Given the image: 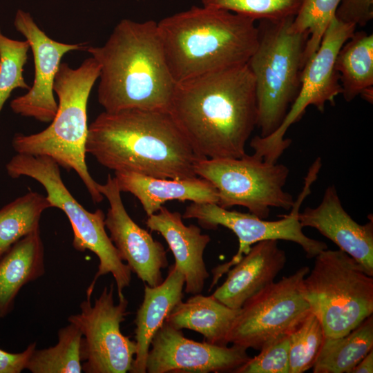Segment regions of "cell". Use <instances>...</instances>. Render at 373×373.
<instances>
[{"mask_svg": "<svg viewBox=\"0 0 373 373\" xmlns=\"http://www.w3.org/2000/svg\"><path fill=\"white\" fill-rule=\"evenodd\" d=\"M169 113L201 158H240L257 126L254 77L247 64L175 84Z\"/></svg>", "mask_w": 373, "mask_h": 373, "instance_id": "obj_1", "label": "cell"}, {"mask_svg": "<svg viewBox=\"0 0 373 373\" xmlns=\"http://www.w3.org/2000/svg\"><path fill=\"white\" fill-rule=\"evenodd\" d=\"M85 149L115 172L161 178L196 177L202 159L168 111H104L88 125Z\"/></svg>", "mask_w": 373, "mask_h": 373, "instance_id": "obj_2", "label": "cell"}, {"mask_svg": "<svg viewBox=\"0 0 373 373\" xmlns=\"http://www.w3.org/2000/svg\"><path fill=\"white\" fill-rule=\"evenodd\" d=\"M85 50L99 65L97 99L105 111H169L176 84L157 22L122 19L103 46Z\"/></svg>", "mask_w": 373, "mask_h": 373, "instance_id": "obj_3", "label": "cell"}, {"mask_svg": "<svg viewBox=\"0 0 373 373\" xmlns=\"http://www.w3.org/2000/svg\"><path fill=\"white\" fill-rule=\"evenodd\" d=\"M255 22L242 15L204 6L160 20L158 32L175 84L247 64L258 42Z\"/></svg>", "mask_w": 373, "mask_h": 373, "instance_id": "obj_4", "label": "cell"}, {"mask_svg": "<svg viewBox=\"0 0 373 373\" xmlns=\"http://www.w3.org/2000/svg\"><path fill=\"white\" fill-rule=\"evenodd\" d=\"M99 73V65L91 56L77 68L61 62L54 82L58 103L51 124L37 133H17L12 140L17 153L48 156L67 171H75L94 203L101 202L104 196L88 171L85 148L88 101Z\"/></svg>", "mask_w": 373, "mask_h": 373, "instance_id": "obj_5", "label": "cell"}, {"mask_svg": "<svg viewBox=\"0 0 373 373\" xmlns=\"http://www.w3.org/2000/svg\"><path fill=\"white\" fill-rule=\"evenodd\" d=\"M294 18L262 19L257 26L258 46L247 64L255 79L260 137L280 127L300 89L309 34L291 30Z\"/></svg>", "mask_w": 373, "mask_h": 373, "instance_id": "obj_6", "label": "cell"}, {"mask_svg": "<svg viewBox=\"0 0 373 373\" xmlns=\"http://www.w3.org/2000/svg\"><path fill=\"white\" fill-rule=\"evenodd\" d=\"M302 282V291L325 337L342 336L373 313V277L345 252L325 249Z\"/></svg>", "mask_w": 373, "mask_h": 373, "instance_id": "obj_7", "label": "cell"}, {"mask_svg": "<svg viewBox=\"0 0 373 373\" xmlns=\"http://www.w3.org/2000/svg\"><path fill=\"white\" fill-rule=\"evenodd\" d=\"M8 175L12 178H31L45 189L52 207H57L66 215L73 231V247L79 251L89 250L99 259L93 278L111 274L116 281L124 279L129 268L106 231L105 214L101 209L90 212L84 208L65 186L59 165L44 155L17 153L6 164Z\"/></svg>", "mask_w": 373, "mask_h": 373, "instance_id": "obj_8", "label": "cell"}, {"mask_svg": "<svg viewBox=\"0 0 373 373\" xmlns=\"http://www.w3.org/2000/svg\"><path fill=\"white\" fill-rule=\"evenodd\" d=\"M194 171L215 186L218 204L222 208L242 206L266 219L271 208L290 210L294 203L292 195L284 190L289 168L265 161L255 154L240 158L200 159Z\"/></svg>", "mask_w": 373, "mask_h": 373, "instance_id": "obj_9", "label": "cell"}, {"mask_svg": "<svg viewBox=\"0 0 373 373\" xmlns=\"http://www.w3.org/2000/svg\"><path fill=\"white\" fill-rule=\"evenodd\" d=\"M319 169L311 166L305 178L303 190L290 209L289 213L280 216L278 220H267L251 213H242L222 208L216 203H191L187 206L182 218L195 219L202 227L216 229L218 226L230 229L237 236L238 249L232 258L212 269L213 279L209 290L233 265L247 254L254 244L266 240H283L299 245L308 258H313L327 249L325 242L307 236L298 220L300 207L311 193Z\"/></svg>", "mask_w": 373, "mask_h": 373, "instance_id": "obj_10", "label": "cell"}, {"mask_svg": "<svg viewBox=\"0 0 373 373\" xmlns=\"http://www.w3.org/2000/svg\"><path fill=\"white\" fill-rule=\"evenodd\" d=\"M356 26L343 23L335 17L322 38L318 50L305 63L300 76L298 95L280 127L267 137L256 135L250 142L254 154L275 163L291 143L285 135L291 124L298 122L309 106L323 113L328 102L334 105L341 94L339 75L335 69L336 55L342 46L354 34Z\"/></svg>", "mask_w": 373, "mask_h": 373, "instance_id": "obj_11", "label": "cell"}, {"mask_svg": "<svg viewBox=\"0 0 373 373\" xmlns=\"http://www.w3.org/2000/svg\"><path fill=\"white\" fill-rule=\"evenodd\" d=\"M309 272L308 267H302L250 298L233 322L228 343L260 350L269 341L289 334L310 312L302 291Z\"/></svg>", "mask_w": 373, "mask_h": 373, "instance_id": "obj_12", "label": "cell"}, {"mask_svg": "<svg viewBox=\"0 0 373 373\" xmlns=\"http://www.w3.org/2000/svg\"><path fill=\"white\" fill-rule=\"evenodd\" d=\"M114 285L105 287L93 304L90 298L82 301L80 312L68 318L82 334V370L86 373H126L130 372L135 354V341L120 329L128 312L124 296L115 304Z\"/></svg>", "mask_w": 373, "mask_h": 373, "instance_id": "obj_13", "label": "cell"}, {"mask_svg": "<svg viewBox=\"0 0 373 373\" xmlns=\"http://www.w3.org/2000/svg\"><path fill=\"white\" fill-rule=\"evenodd\" d=\"M249 358L244 347L195 341L186 338L182 329L164 321L151 342L146 371L148 373L233 372Z\"/></svg>", "mask_w": 373, "mask_h": 373, "instance_id": "obj_14", "label": "cell"}, {"mask_svg": "<svg viewBox=\"0 0 373 373\" xmlns=\"http://www.w3.org/2000/svg\"><path fill=\"white\" fill-rule=\"evenodd\" d=\"M14 26L30 44L35 77L28 91L11 101L10 108L21 116L50 122L57 111L53 86L61 58L70 51L85 50L86 46L65 44L51 39L35 22L30 14L22 10H17Z\"/></svg>", "mask_w": 373, "mask_h": 373, "instance_id": "obj_15", "label": "cell"}, {"mask_svg": "<svg viewBox=\"0 0 373 373\" xmlns=\"http://www.w3.org/2000/svg\"><path fill=\"white\" fill-rule=\"evenodd\" d=\"M98 189L109 203L105 226L120 258L142 282L157 286L164 280L162 269L168 266L164 247L130 217L115 176L108 174Z\"/></svg>", "mask_w": 373, "mask_h": 373, "instance_id": "obj_16", "label": "cell"}, {"mask_svg": "<svg viewBox=\"0 0 373 373\" xmlns=\"http://www.w3.org/2000/svg\"><path fill=\"white\" fill-rule=\"evenodd\" d=\"M298 217L303 227L316 229L373 276L372 218L365 224L352 219L343 207L334 185L327 187L319 205L306 207Z\"/></svg>", "mask_w": 373, "mask_h": 373, "instance_id": "obj_17", "label": "cell"}, {"mask_svg": "<svg viewBox=\"0 0 373 373\" xmlns=\"http://www.w3.org/2000/svg\"><path fill=\"white\" fill-rule=\"evenodd\" d=\"M146 224L162 236L171 249L174 266L184 275L185 292L201 294L209 274L204 261V251L211 238L194 224L186 225L179 212L164 206L148 216Z\"/></svg>", "mask_w": 373, "mask_h": 373, "instance_id": "obj_18", "label": "cell"}, {"mask_svg": "<svg viewBox=\"0 0 373 373\" xmlns=\"http://www.w3.org/2000/svg\"><path fill=\"white\" fill-rule=\"evenodd\" d=\"M286 262V254L277 240L258 242L227 272L225 281L211 296L230 308L240 309L250 298L274 282Z\"/></svg>", "mask_w": 373, "mask_h": 373, "instance_id": "obj_19", "label": "cell"}, {"mask_svg": "<svg viewBox=\"0 0 373 373\" xmlns=\"http://www.w3.org/2000/svg\"><path fill=\"white\" fill-rule=\"evenodd\" d=\"M121 192L138 199L147 216L155 213L171 200L193 203H216L218 191L208 180L196 176L185 179L161 178L133 172H115Z\"/></svg>", "mask_w": 373, "mask_h": 373, "instance_id": "obj_20", "label": "cell"}, {"mask_svg": "<svg viewBox=\"0 0 373 373\" xmlns=\"http://www.w3.org/2000/svg\"><path fill=\"white\" fill-rule=\"evenodd\" d=\"M184 275L174 266L166 278L156 287L145 285L144 298L135 318V354L131 373H145L151 342L169 314L182 300Z\"/></svg>", "mask_w": 373, "mask_h": 373, "instance_id": "obj_21", "label": "cell"}, {"mask_svg": "<svg viewBox=\"0 0 373 373\" xmlns=\"http://www.w3.org/2000/svg\"><path fill=\"white\" fill-rule=\"evenodd\" d=\"M44 272V247L37 229L16 242L0 258V318L12 310L22 287Z\"/></svg>", "mask_w": 373, "mask_h": 373, "instance_id": "obj_22", "label": "cell"}, {"mask_svg": "<svg viewBox=\"0 0 373 373\" xmlns=\"http://www.w3.org/2000/svg\"><path fill=\"white\" fill-rule=\"evenodd\" d=\"M240 310L227 307L211 295L198 294L178 303L165 321L177 329L197 332L209 343L227 345L229 333Z\"/></svg>", "mask_w": 373, "mask_h": 373, "instance_id": "obj_23", "label": "cell"}, {"mask_svg": "<svg viewBox=\"0 0 373 373\" xmlns=\"http://www.w3.org/2000/svg\"><path fill=\"white\" fill-rule=\"evenodd\" d=\"M341 94L347 102L373 88V35L354 32L339 50L335 60Z\"/></svg>", "mask_w": 373, "mask_h": 373, "instance_id": "obj_24", "label": "cell"}, {"mask_svg": "<svg viewBox=\"0 0 373 373\" xmlns=\"http://www.w3.org/2000/svg\"><path fill=\"white\" fill-rule=\"evenodd\" d=\"M373 347V316H370L347 334L325 337L313 366L314 373H351Z\"/></svg>", "mask_w": 373, "mask_h": 373, "instance_id": "obj_25", "label": "cell"}, {"mask_svg": "<svg viewBox=\"0 0 373 373\" xmlns=\"http://www.w3.org/2000/svg\"><path fill=\"white\" fill-rule=\"evenodd\" d=\"M52 205L46 196L29 191L0 209V258L16 242L39 229L43 212Z\"/></svg>", "mask_w": 373, "mask_h": 373, "instance_id": "obj_26", "label": "cell"}, {"mask_svg": "<svg viewBox=\"0 0 373 373\" xmlns=\"http://www.w3.org/2000/svg\"><path fill=\"white\" fill-rule=\"evenodd\" d=\"M82 334L73 323L58 331V341L52 347L32 353L26 370L32 373H81Z\"/></svg>", "mask_w": 373, "mask_h": 373, "instance_id": "obj_27", "label": "cell"}, {"mask_svg": "<svg viewBox=\"0 0 373 373\" xmlns=\"http://www.w3.org/2000/svg\"><path fill=\"white\" fill-rule=\"evenodd\" d=\"M341 0H302L299 10L294 17L291 29L297 32H307L304 65L318 50L323 35Z\"/></svg>", "mask_w": 373, "mask_h": 373, "instance_id": "obj_28", "label": "cell"}, {"mask_svg": "<svg viewBox=\"0 0 373 373\" xmlns=\"http://www.w3.org/2000/svg\"><path fill=\"white\" fill-rule=\"evenodd\" d=\"M288 335L289 373H302L312 368L325 337L318 318L310 312Z\"/></svg>", "mask_w": 373, "mask_h": 373, "instance_id": "obj_29", "label": "cell"}, {"mask_svg": "<svg viewBox=\"0 0 373 373\" xmlns=\"http://www.w3.org/2000/svg\"><path fill=\"white\" fill-rule=\"evenodd\" d=\"M29 49L27 40L12 39L0 28V113L13 90L30 88L23 76Z\"/></svg>", "mask_w": 373, "mask_h": 373, "instance_id": "obj_30", "label": "cell"}, {"mask_svg": "<svg viewBox=\"0 0 373 373\" xmlns=\"http://www.w3.org/2000/svg\"><path fill=\"white\" fill-rule=\"evenodd\" d=\"M202 6L229 10L254 19L294 17L302 0H201Z\"/></svg>", "mask_w": 373, "mask_h": 373, "instance_id": "obj_31", "label": "cell"}, {"mask_svg": "<svg viewBox=\"0 0 373 373\" xmlns=\"http://www.w3.org/2000/svg\"><path fill=\"white\" fill-rule=\"evenodd\" d=\"M260 353L233 371V373H289V338L280 336L266 344Z\"/></svg>", "mask_w": 373, "mask_h": 373, "instance_id": "obj_32", "label": "cell"}, {"mask_svg": "<svg viewBox=\"0 0 373 373\" xmlns=\"http://www.w3.org/2000/svg\"><path fill=\"white\" fill-rule=\"evenodd\" d=\"M335 17L343 23L365 26L373 19V0H341Z\"/></svg>", "mask_w": 373, "mask_h": 373, "instance_id": "obj_33", "label": "cell"}, {"mask_svg": "<svg viewBox=\"0 0 373 373\" xmlns=\"http://www.w3.org/2000/svg\"><path fill=\"white\" fill-rule=\"evenodd\" d=\"M37 347V343L30 344L19 353H10L0 349V373H20L26 370L29 358Z\"/></svg>", "mask_w": 373, "mask_h": 373, "instance_id": "obj_34", "label": "cell"}, {"mask_svg": "<svg viewBox=\"0 0 373 373\" xmlns=\"http://www.w3.org/2000/svg\"><path fill=\"white\" fill-rule=\"evenodd\" d=\"M373 372V350L369 352L352 370L351 373Z\"/></svg>", "mask_w": 373, "mask_h": 373, "instance_id": "obj_35", "label": "cell"}]
</instances>
